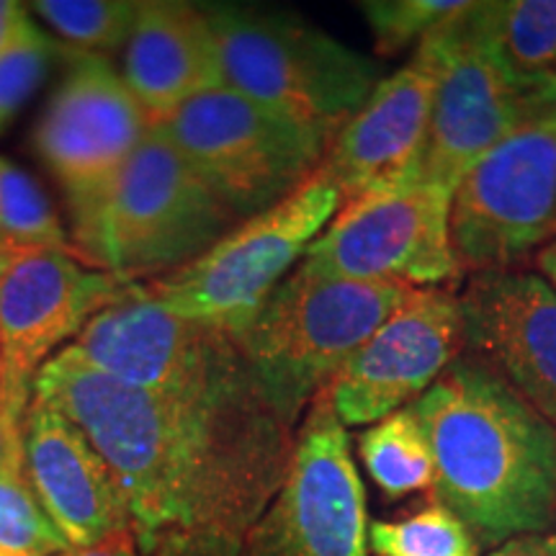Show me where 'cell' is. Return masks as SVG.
Instances as JSON below:
<instances>
[{
    "mask_svg": "<svg viewBox=\"0 0 556 556\" xmlns=\"http://www.w3.org/2000/svg\"><path fill=\"white\" fill-rule=\"evenodd\" d=\"M3 471H24V446L13 441L0 420V475Z\"/></svg>",
    "mask_w": 556,
    "mask_h": 556,
    "instance_id": "1f68e13d",
    "label": "cell"
},
{
    "mask_svg": "<svg viewBox=\"0 0 556 556\" xmlns=\"http://www.w3.org/2000/svg\"><path fill=\"white\" fill-rule=\"evenodd\" d=\"M34 29L29 11L16 0H0V54L9 52Z\"/></svg>",
    "mask_w": 556,
    "mask_h": 556,
    "instance_id": "f1b7e54d",
    "label": "cell"
},
{
    "mask_svg": "<svg viewBox=\"0 0 556 556\" xmlns=\"http://www.w3.org/2000/svg\"><path fill=\"white\" fill-rule=\"evenodd\" d=\"M358 451L368 477L389 500L433 490V451L413 407H402L366 428Z\"/></svg>",
    "mask_w": 556,
    "mask_h": 556,
    "instance_id": "ffe728a7",
    "label": "cell"
},
{
    "mask_svg": "<svg viewBox=\"0 0 556 556\" xmlns=\"http://www.w3.org/2000/svg\"><path fill=\"white\" fill-rule=\"evenodd\" d=\"M238 351L229 332L163 309L142 283H131L119 302L101 309L62 348L65 356L103 377L152 394L193 392Z\"/></svg>",
    "mask_w": 556,
    "mask_h": 556,
    "instance_id": "9a60e30c",
    "label": "cell"
},
{
    "mask_svg": "<svg viewBox=\"0 0 556 556\" xmlns=\"http://www.w3.org/2000/svg\"><path fill=\"white\" fill-rule=\"evenodd\" d=\"M343 197L325 176H309L276 206L242 219L204 255L142 283L173 315L240 336L296 261L330 225Z\"/></svg>",
    "mask_w": 556,
    "mask_h": 556,
    "instance_id": "8992f818",
    "label": "cell"
},
{
    "mask_svg": "<svg viewBox=\"0 0 556 556\" xmlns=\"http://www.w3.org/2000/svg\"><path fill=\"white\" fill-rule=\"evenodd\" d=\"M137 536L131 528H124V531L114 533L101 544L88 546V548H73V552L62 554V556H139L137 552Z\"/></svg>",
    "mask_w": 556,
    "mask_h": 556,
    "instance_id": "4dcf8cb0",
    "label": "cell"
},
{
    "mask_svg": "<svg viewBox=\"0 0 556 556\" xmlns=\"http://www.w3.org/2000/svg\"><path fill=\"white\" fill-rule=\"evenodd\" d=\"M21 253H24V248H18L16 242H11L9 238H3V235H0V281H3L5 274H9L13 263L18 261Z\"/></svg>",
    "mask_w": 556,
    "mask_h": 556,
    "instance_id": "d6a6232c",
    "label": "cell"
},
{
    "mask_svg": "<svg viewBox=\"0 0 556 556\" xmlns=\"http://www.w3.org/2000/svg\"><path fill=\"white\" fill-rule=\"evenodd\" d=\"M122 75L155 122L225 86L219 45L204 5L180 0L139 3Z\"/></svg>",
    "mask_w": 556,
    "mask_h": 556,
    "instance_id": "d6986e66",
    "label": "cell"
},
{
    "mask_svg": "<svg viewBox=\"0 0 556 556\" xmlns=\"http://www.w3.org/2000/svg\"><path fill=\"white\" fill-rule=\"evenodd\" d=\"M52 45L37 26L0 54V131L9 127L16 111L29 101L34 88L50 67Z\"/></svg>",
    "mask_w": 556,
    "mask_h": 556,
    "instance_id": "4316f807",
    "label": "cell"
},
{
    "mask_svg": "<svg viewBox=\"0 0 556 556\" xmlns=\"http://www.w3.org/2000/svg\"><path fill=\"white\" fill-rule=\"evenodd\" d=\"M0 548L13 556H62L73 552L39 505L24 471L0 475Z\"/></svg>",
    "mask_w": 556,
    "mask_h": 556,
    "instance_id": "d4e9b609",
    "label": "cell"
},
{
    "mask_svg": "<svg viewBox=\"0 0 556 556\" xmlns=\"http://www.w3.org/2000/svg\"><path fill=\"white\" fill-rule=\"evenodd\" d=\"M464 353L556 428V289L541 274L482 270L458 294Z\"/></svg>",
    "mask_w": 556,
    "mask_h": 556,
    "instance_id": "2e32d148",
    "label": "cell"
},
{
    "mask_svg": "<svg viewBox=\"0 0 556 556\" xmlns=\"http://www.w3.org/2000/svg\"><path fill=\"white\" fill-rule=\"evenodd\" d=\"M0 235L24 250H62L80 258L37 180L5 157H0Z\"/></svg>",
    "mask_w": 556,
    "mask_h": 556,
    "instance_id": "7402d4cb",
    "label": "cell"
},
{
    "mask_svg": "<svg viewBox=\"0 0 556 556\" xmlns=\"http://www.w3.org/2000/svg\"><path fill=\"white\" fill-rule=\"evenodd\" d=\"M0 556H13V554H9V552H3V548H0Z\"/></svg>",
    "mask_w": 556,
    "mask_h": 556,
    "instance_id": "d590c367",
    "label": "cell"
},
{
    "mask_svg": "<svg viewBox=\"0 0 556 556\" xmlns=\"http://www.w3.org/2000/svg\"><path fill=\"white\" fill-rule=\"evenodd\" d=\"M441 73L420 178L454 193L456 184L516 127L546 75H518L492 39L486 3H467L433 31Z\"/></svg>",
    "mask_w": 556,
    "mask_h": 556,
    "instance_id": "30bf717a",
    "label": "cell"
},
{
    "mask_svg": "<svg viewBox=\"0 0 556 556\" xmlns=\"http://www.w3.org/2000/svg\"><path fill=\"white\" fill-rule=\"evenodd\" d=\"M225 86L299 124L338 135L379 83V65L287 11L204 5Z\"/></svg>",
    "mask_w": 556,
    "mask_h": 556,
    "instance_id": "277c9868",
    "label": "cell"
},
{
    "mask_svg": "<svg viewBox=\"0 0 556 556\" xmlns=\"http://www.w3.org/2000/svg\"><path fill=\"white\" fill-rule=\"evenodd\" d=\"M157 127L238 222L276 206L315 176L336 137L227 86L186 101Z\"/></svg>",
    "mask_w": 556,
    "mask_h": 556,
    "instance_id": "52a82bcc",
    "label": "cell"
},
{
    "mask_svg": "<svg viewBox=\"0 0 556 556\" xmlns=\"http://www.w3.org/2000/svg\"><path fill=\"white\" fill-rule=\"evenodd\" d=\"M556 240V208H554V222H552V242Z\"/></svg>",
    "mask_w": 556,
    "mask_h": 556,
    "instance_id": "e575fe53",
    "label": "cell"
},
{
    "mask_svg": "<svg viewBox=\"0 0 556 556\" xmlns=\"http://www.w3.org/2000/svg\"><path fill=\"white\" fill-rule=\"evenodd\" d=\"M24 475L73 548L101 544L131 528L114 477L83 430L34 397L24 417Z\"/></svg>",
    "mask_w": 556,
    "mask_h": 556,
    "instance_id": "ac0fdd59",
    "label": "cell"
},
{
    "mask_svg": "<svg viewBox=\"0 0 556 556\" xmlns=\"http://www.w3.org/2000/svg\"><path fill=\"white\" fill-rule=\"evenodd\" d=\"M464 319L451 289H415L330 381L343 426H374L417 402L462 358Z\"/></svg>",
    "mask_w": 556,
    "mask_h": 556,
    "instance_id": "5bb4252c",
    "label": "cell"
},
{
    "mask_svg": "<svg viewBox=\"0 0 556 556\" xmlns=\"http://www.w3.org/2000/svg\"><path fill=\"white\" fill-rule=\"evenodd\" d=\"M155 127L124 75L80 52L37 127V150L67 193L73 240L93 227L116 178Z\"/></svg>",
    "mask_w": 556,
    "mask_h": 556,
    "instance_id": "4fadbf2b",
    "label": "cell"
},
{
    "mask_svg": "<svg viewBox=\"0 0 556 556\" xmlns=\"http://www.w3.org/2000/svg\"><path fill=\"white\" fill-rule=\"evenodd\" d=\"M235 225L155 122L75 250L86 266L139 283L197 261Z\"/></svg>",
    "mask_w": 556,
    "mask_h": 556,
    "instance_id": "5b68a950",
    "label": "cell"
},
{
    "mask_svg": "<svg viewBox=\"0 0 556 556\" xmlns=\"http://www.w3.org/2000/svg\"><path fill=\"white\" fill-rule=\"evenodd\" d=\"M539 268L541 276L556 289V240L548 242V245L539 253Z\"/></svg>",
    "mask_w": 556,
    "mask_h": 556,
    "instance_id": "836d02e7",
    "label": "cell"
},
{
    "mask_svg": "<svg viewBox=\"0 0 556 556\" xmlns=\"http://www.w3.org/2000/svg\"><path fill=\"white\" fill-rule=\"evenodd\" d=\"M131 283L62 250L29 248L0 281V420L24 446L34 381L70 338L119 302Z\"/></svg>",
    "mask_w": 556,
    "mask_h": 556,
    "instance_id": "7c38bea8",
    "label": "cell"
},
{
    "mask_svg": "<svg viewBox=\"0 0 556 556\" xmlns=\"http://www.w3.org/2000/svg\"><path fill=\"white\" fill-rule=\"evenodd\" d=\"M490 556H556V531L516 536L500 544Z\"/></svg>",
    "mask_w": 556,
    "mask_h": 556,
    "instance_id": "f546056e",
    "label": "cell"
},
{
    "mask_svg": "<svg viewBox=\"0 0 556 556\" xmlns=\"http://www.w3.org/2000/svg\"><path fill=\"white\" fill-rule=\"evenodd\" d=\"M242 541L235 533L208 528H168L144 548L148 556H242Z\"/></svg>",
    "mask_w": 556,
    "mask_h": 556,
    "instance_id": "83f0119b",
    "label": "cell"
},
{
    "mask_svg": "<svg viewBox=\"0 0 556 556\" xmlns=\"http://www.w3.org/2000/svg\"><path fill=\"white\" fill-rule=\"evenodd\" d=\"M242 556H368L364 482L325 389L296 430L283 482L248 531Z\"/></svg>",
    "mask_w": 556,
    "mask_h": 556,
    "instance_id": "8fae6325",
    "label": "cell"
},
{
    "mask_svg": "<svg viewBox=\"0 0 556 556\" xmlns=\"http://www.w3.org/2000/svg\"><path fill=\"white\" fill-rule=\"evenodd\" d=\"M492 39L518 75H556V0L486 3Z\"/></svg>",
    "mask_w": 556,
    "mask_h": 556,
    "instance_id": "44dd1931",
    "label": "cell"
},
{
    "mask_svg": "<svg viewBox=\"0 0 556 556\" xmlns=\"http://www.w3.org/2000/svg\"><path fill=\"white\" fill-rule=\"evenodd\" d=\"M368 552L377 556H479V544L448 507L435 503L407 518L368 523Z\"/></svg>",
    "mask_w": 556,
    "mask_h": 556,
    "instance_id": "603a6c76",
    "label": "cell"
},
{
    "mask_svg": "<svg viewBox=\"0 0 556 556\" xmlns=\"http://www.w3.org/2000/svg\"><path fill=\"white\" fill-rule=\"evenodd\" d=\"M34 397L60 409L99 451L142 552L168 528L245 539L287 475L294 438L238 353L186 394H152L58 353Z\"/></svg>",
    "mask_w": 556,
    "mask_h": 556,
    "instance_id": "6da1fadb",
    "label": "cell"
},
{
    "mask_svg": "<svg viewBox=\"0 0 556 556\" xmlns=\"http://www.w3.org/2000/svg\"><path fill=\"white\" fill-rule=\"evenodd\" d=\"M556 208V75H546L516 127L477 160L451 199L462 274L516 268L552 242Z\"/></svg>",
    "mask_w": 556,
    "mask_h": 556,
    "instance_id": "ba28073f",
    "label": "cell"
},
{
    "mask_svg": "<svg viewBox=\"0 0 556 556\" xmlns=\"http://www.w3.org/2000/svg\"><path fill=\"white\" fill-rule=\"evenodd\" d=\"M435 464V503L497 548L556 526V428L469 356L413 402Z\"/></svg>",
    "mask_w": 556,
    "mask_h": 556,
    "instance_id": "7a4b0ae2",
    "label": "cell"
},
{
    "mask_svg": "<svg viewBox=\"0 0 556 556\" xmlns=\"http://www.w3.org/2000/svg\"><path fill=\"white\" fill-rule=\"evenodd\" d=\"M441 58L433 34L397 73L381 78L364 106L332 137L317 173L343 201L371 186L415 176L422 168Z\"/></svg>",
    "mask_w": 556,
    "mask_h": 556,
    "instance_id": "e0dca14e",
    "label": "cell"
},
{
    "mask_svg": "<svg viewBox=\"0 0 556 556\" xmlns=\"http://www.w3.org/2000/svg\"><path fill=\"white\" fill-rule=\"evenodd\" d=\"M464 5V0H368L358 9L374 34L379 54H397L413 45L420 47Z\"/></svg>",
    "mask_w": 556,
    "mask_h": 556,
    "instance_id": "484cf974",
    "label": "cell"
},
{
    "mask_svg": "<svg viewBox=\"0 0 556 556\" xmlns=\"http://www.w3.org/2000/svg\"><path fill=\"white\" fill-rule=\"evenodd\" d=\"M451 199L420 173L371 186L343 201L299 266L361 283L446 289L462 276L451 245Z\"/></svg>",
    "mask_w": 556,
    "mask_h": 556,
    "instance_id": "9c48e42d",
    "label": "cell"
},
{
    "mask_svg": "<svg viewBox=\"0 0 556 556\" xmlns=\"http://www.w3.org/2000/svg\"><path fill=\"white\" fill-rule=\"evenodd\" d=\"M413 291L348 281L304 266L283 278L235 336L274 413L294 428L312 400Z\"/></svg>",
    "mask_w": 556,
    "mask_h": 556,
    "instance_id": "3957f363",
    "label": "cell"
},
{
    "mask_svg": "<svg viewBox=\"0 0 556 556\" xmlns=\"http://www.w3.org/2000/svg\"><path fill=\"white\" fill-rule=\"evenodd\" d=\"M31 11L54 34L78 47L80 52L96 54L127 45L139 3L129 0H39Z\"/></svg>",
    "mask_w": 556,
    "mask_h": 556,
    "instance_id": "cb8c5ba5",
    "label": "cell"
}]
</instances>
